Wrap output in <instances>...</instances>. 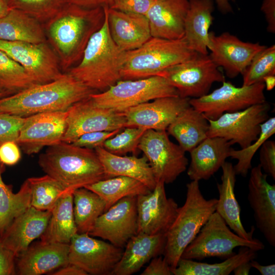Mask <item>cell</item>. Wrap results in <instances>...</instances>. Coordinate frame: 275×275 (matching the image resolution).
I'll list each match as a JSON object with an SVG mask.
<instances>
[{
	"label": "cell",
	"mask_w": 275,
	"mask_h": 275,
	"mask_svg": "<svg viewBox=\"0 0 275 275\" xmlns=\"http://www.w3.org/2000/svg\"><path fill=\"white\" fill-rule=\"evenodd\" d=\"M159 75L177 90L179 96L189 98L203 96L209 93L213 83L225 81V75L209 55L199 53L165 69Z\"/></svg>",
	"instance_id": "9"
},
{
	"label": "cell",
	"mask_w": 275,
	"mask_h": 275,
	"mask_svg": "<svg viewBox=\"0 0 275 275\" xmlns=\"http://www.w3.org/2000/svg\"><path fill=\"white\" fill-rule=\"evenodd\" d=\"M231 143L220 137H207L190 153L187 174L193 181L208 180L230 157Z\"/></svg>",
	"instance_id": "26"
},
{
	"label": "cell",
	"mask_w": 275,
	"mask_h": 275,
	"mask_svg": "<svg viewBox=\"0 0 275 275\" xmlns=\"http://www.w3.org/2000/svg\"><path fill=\"white\" fill-rule=\"evenodd\" d=\"M166 241L165 234L137 233L126 243L112 274L130 275L139 271L152 258L163 254Z\"/></svg>",
	"instance_id": "27"
},
{
	"label": "cell",
	"mask_w": 275,
	"mask_h": 275,
	"mask_svg": "<svg viewBox=\"0 0 275 275\" xmlns=\"http://www.w3.org/2000/svg\"><path fill=\"white\" fill-rule=\"evenodd\" d=\"M190 99L179 96L161 97L131 107L123 113L126 127L167 130L176 118L190 105Z\"/></svg>",
	"instance_id": "20"
},
{
	"label": "cell",
	"mask_w": 275,
	"mask_h": 275,
	"mask_svg": "<svg viewBox=\"0 0 275 275\" xmlns=\"http://www.w3.org/2000/svg\"><path fill=\"white\" fill-rule=\"evenodd\" d=\"M164 184L158 181L152 190L136 197L137 233L165 234L173 223L179 207L167 197Z\"/></svg>",
	"instance_id": "16"
},
{
	"label": "cell",
	"mask_w": 275,
	"mask_h": 275,
	"mask_svg": "<svg viewBox=\"0 0 275 275\" xmlns=\"http://www.w3.org/2000/svg\"><path fill=\"white\" fill-rule=\"evenodd\" d=\"M13 94L8 91L0 89V99Z\"/></svg>",
	"instance_id": "59"
},
{
	"label": "cell",
	"mask_w": 275,
	"mask_h": 275,
	"mask_svg": "<svg viewBox=\"0 0 275 275\" xmlns=\"http://www.w3.org/2000/svg\"><path fill=\"white\" fill-rule=\"evenodd\" d=\"M47 42L0 40V50L19 64L36 84H45L63 74L57 56Z\"/></svg>",
	"instance_id": "13"
},
{
	"label": "cell",
	"mask_w": 275,
	"mask_h": 275,
	"mask_svg": "<svg viewBox=\"0 0 275 275\" xmlns=\"http://www.w3.org/2000/svg\"><path fill=\"white\" fill-rule=\"evenodd\" d=\"M218 10L223 14H227L233 11L229 0H215Z\"/></svg>",
	"instance_id": "56"
},
{
	"label": "cell",
	"mask_w": 275,
	"mask_h": 275,
	"mask_svg": "<svg viewBox=\"0 0 275 275\" xmlns=\"http://www.w3.org/2000/svg\"><path fill=\"white\" fill-rule=\"evenodd\" d=\"M21 158V153L18 144L9 141L0 145V161L5 165L13 166Z\"/></svg>",
	"instance_id": "48"
},
{
	"label": "cell",
	"mask_w": 275,
	"mask_h": 275,
	"mask_svg": "<svg viewBox=\"0 0 275 275\" xmlns=\"http://www.w3.org/2000/svg\"><path fill=\"white\" fill-rule=\"evenodd\" d=\"M155 0H111L108 7L119 11L145 15Z\"/></svg>",
	"instance_id": "45"
},
{
	"label": "cell",
	"mask_w": 275,
	"mask_h": 275,
	"mask_svg": "<svg viewBox=\"0 0 275 275\" xmlns=\"http://www.w3.org/2000/svg\"><path fill=\"white\" fill-rule=\"evenodd\" d=\"M94 92L69 73H63L56 80L34 84L0 99V113L25 118L44 112L66 111Z\"/></svg>",
	"instance_id": "2"
},
{
	"label": "cell",
	"mask_w": 275,
	"mask_h": 275,
	"mask_svg": "<svg viewBox=\"0 0 275 275\" xmlns=\"http://www.w3.org/2000/svg\"><path fill=\"white\" fill-rule=\"evenodd\" d=\"M41 23L20 10L11 9L0 18V40L32 43L46 42L44 27Z\"/></svg>",
	"instance_id": "32"
},
{
	"label": "cell",
	"mask_w": 275,
	"mask_h": 275,
	"mask_svg": "<svg viewBox=\"0 0 275 275\" xmlns=\"http://www.w3.org/2000/svg\"><path fill=\"white\" fill-rule=\"evenodd\" d=\"M103 8V25L90 39L79 63L67 72L90 89L101 92L121 79L126 54L111 36L106 6Z\"/></svg>",
	"instance_id": "3"
},
{
	"label": "cell",
	"mask_w": 275,
	"mask_h": 275,
	"mask_svg": "<svg viewBox=\"0 0 275 275\" xmlns=\"http://www.w3.org/2000/svg\"><path fill=\"white\" fill-rule=\"evenodd\" d=\"M146 130L138 127H126L121 132L105 141L103 148L116 155H124L129 152L135 155L141 138Z\"/></svg>",
	"instance_id": "43"
},
{
	"label": "cell",
	"mask_w": 275,
	"mask_h": 275,
	"mask_svg": "<svg viewBox=\"0 0 275 275\" xmlns=\"http://www.w3.org/2000/svg\"><path fill=\"white\" fill-rule=\"evenodd\" d=\"M67 111L66 129L62 142L67 143H73L86 133L126 127L123 113L98 107L89 98L74 104Z\"/></svg>",
	"instance_id": "15"
},
{
	"label": "cell",
	"mask_w": 275,
	"mask_h": 275,
	"mask_svg": "<svg viewBox=\"0 0 275 275\" xmlns=\"http://www.w3.org/2000/svg\"><path fill=\"white\" fill-rule=\"evenodd\" d=\"M141 275H173L171 268L164 257L157 256L152 259Z\"/></svg>",
	"instance_id": "50"
},
{
	"label": "cell",
	"mask_w": 275,
	"mask_h": 275,
	"mask_svg": "<svg viewBox=\"0 0 275 275\" xmlns=\"http://www.w3.org/2000/svg\"><path fill=\"white\" fill-rule=\"evenodd\" d=\"M70 4L80 7L94 8L108 6L111 0H67Z\"/></svg>",
	"instance_id": "52"
},
{
	"label": "cell",
	"mask_w": 275,
	"mask_h": 275,
	"mask_svg": "<svg viewBox=\"0 0 275 275\" xmlns=\"http://www.w3.org/2000/svg\"><path fill=\"white\" fill-rule=\"evenodd\" d=\"M50 215V211L30 207L13 220L1 237V243L12 251L17 258L33 241L40 237Z\"/></svg>",
	"instance_id": "22"
},
{
	"label": "cell",
	"mask_w": 275,
	"mask_h": 275,
	"mask_svg": "<svg viewBox=\"0 0 275 275\" xmlns=\"http://www.w3.org/2000/svg\"><path fill=\"white\" fill-rule=\"evenodd\" d=\"M5 164L0 161V238L13 220L31 207V188L28 180L23 183L17 193L12 187L3 181Z\"/></svg>",
	"instance_id": "35"
},
{
	"label": "cell",
	"mask_w": 275,
	"mask_h": 275,
	"mask_svg": "<svg viewBox=\"0 0 275 275\" xmlns=\"http://www.w3.org/2000/svg\"><path fill=\"white\" fill-rule=\"evenodd\" d=\"M25 118L0 113V145L9 141L16 142Z\"/></svg>",
	"instance_id": "44"
},
{
	"label": "cell",
	"mask_w": 275,
	"mask_h": 275,
	"mask_svg": "<svg viewBox=\"0 0 275 275\" xmlns=\"http://www.w3.org/2000/svg\"><path fill=\"white\" fill-rule=\"evenodd\" d=\"M252 267L258 270L262 275H274L275 264H272L268 265H262L259 262L254 260L251 261Z\"/></svg>",
	"instance_id": "54"
},
{
	"label": "cell",
	"mask_w": 275,
	"mask_h": 275,
	"mask_svg": "<svg viewBox=\"0 0 275 275\" xmlns=\"http://www.w3.org/2000/svg\"><path fill=\"white\" fill-rule=\"evenodd\" d=\"M34 84L24 69L0 50V89L14 94Z\"/></svg>",
	"instance_id": "39"
},
{
	"label": "cell",
	"mask_w": 275,
	"mask_h": 275,
	"mask_svg": "<svg viewBox=\"0 0 275 275\" xmlns=\"http://www.w3.org/2000/svg\"><path fill=\"white\" fill-rule=\"evenodd\" d=\"M275 133V118H269L261 125V131L258 138L248 147L235 150L231 148L230 157L237 160V163L233 166L236 175L246 177L249 171L252 168V160L257 152L265 141Z\"/></svg>",
	"instance_id": "40"
},
{
	"label": "cell",
	"mask_w": 275,
	"mask_h": 275,
	"mask_svg": "<svg viewBox=\"0 0 275 275\" xmlns=\"http://www.w3.org/2000/svg\"><path fill=\"white\" fill-rule=\"evenodd\" d=\"M256 257V251L241 246L238 253L221 263L209 264L181 258L171 270L174 275H229L238 265Z\"/></svg>",
	"instance_id": "34"
},
{
	"label": "cell",
	"mask_w": 275,
	"mask_h": 275,
	"mask_svg": "<svg viewBox=\"0 0 275 275\" xmlns=\"http://www.w3.org/2000/svg\"><path fill=\"white\" fill-rule=\"evenodd\" d=\"M197 53L189 47L184 37L174 40L152 37L139 48L126 52L121 79L159 75L165 69Z\"/></svg>",
	"instance_id": "6"
},
{
	"label": "cell",
	"mask_w": 275,
	"mask_h": 275,
	"mask_svg": "<svg viewBox=\"0 0 275 275\" xmlns=\"http://www.w3.org/2000/svg\"><path fill=\"white\" fill-rule=\"evenodd\" d=\"M16 258L12 251L0 243V275L16 274Z\"/></svg>",
	"instance_id": "49"
},
{
	"label": "cell",
	"mask_w": 275,
	"mask_h": 275,
	"mask_svg": "<svg viewBox=\"0 0 275 275\" xmlns=\"http://www.w3.org/2000/svg\"><path fill=\"white\" fill-rule=\"evenodd\" d=\"M38 164L46 174L72 190L107 178L95 150L64 142L47 147Z\"/></svg>",
	"instance_id": "4"
},
{
	"label": "cell",
	"mask_w": 275,
	"mask_h": 275,
	"mask_svg": "<svg viewBox=\"0 0 275 275\" xmlns=\"http://www.w3.org/2000/svg\"><path fill=\"white\" fill-rule=\"evenodd\" d=\"M242 75V86L263 82L264 77L275 75V45L266 46L256 54Z\"/></svg>",
	"instance_id": "41"
},
{
	"label": "cell",
	"mask_w": 275,
	"mask_h": 275,
	"mask_svg": "<svg viewBox=\"0 0 275 275\" xmlns=\"http://www.w3.org/2000/svg\"><path fill=\"white\" fill-rule=\"evenodd\" d=\"M188 0H155L146 15L153 37L179 39L184 34Z\"/></svg>",
	"instance_id": "24"
},
{
	"label": "cell",
	"mask_w": 275,
	"mask_h": 275,
	"mask_svg": "<svg viewBox=\"0 0 275 275\" xmlns=\"http://www.w3.org/2000/svg\"><path fill=\"white\" fill-rule=\"evenodd\" d=\"M179 96L177 90L163 76L121 79L106 90L93 93L89 98L95 105L123 113L154 99Z\"/></svg>",
	"instance_id": "7"
},
{
	"label": "cell",
	"mask_w": 275,
	"mask_h": 275,
	"mask_svg": "<svg viewBox=\"0 0 275 275\" xmlns=\"http://www.w3.org/2000/svg\"><path fill=\"white\" fill-rule=\"evenodd\" d=\"M73 197L77 233H89L97 218L106 211V204L99 195L84 187L75 189Z\"/></svg>",
	"instance_id": "37"
},
{
	"label": "cell",
	"mask_w": 275,
	"mask_h": 275,
	"mask_svg": "<svg viewBox=\"0 0 275 275\" xmlns=\"http://www.w3.org/2000/svg\"><path fill=\"white\" fill-rule=\"evenodd\" d=\"M238 246L248 247L256 252L265 248L258 239L246 240L232 232L215 211L185 248L181 258L197 260L210 257L226 259L236 254L233 250Z\"/></svg>",
	"instance_id": "8"
},
{
	"label": "cell",
	"mask_w": 275,
	"mask_h": 275,
	"mask_svg": "<svg viewBox=\"0 0 275 275\" xmlns=\"http://www.w3.org/2000/svg\"><path fill=\"white\" fill-rule=\"evenodd\" d=\"M69 243H43L30 245L17 258L16 273L19 275H40L69 264Z\"/></svg>",
	"instance_id": "23"
},
{
	"label": "cell",
	"mask_w": 275,
	"mask_h": 275,
	"mask_svg": "<svg viewBox=\"0 0 275 275\" xmlns=\"http://www.w3.org/2000/svg\"><path fill=\"white\" fill-rule=\"evenodd\" d=\"M266 46L244 42L228 32L216 35L210 32L208 49L215 64L223 68L227 76L234 78L243 73L253 58Z\"/></svg>",
	"instance_id": "19"
},
{
	"label": "cell",
	"mask_w": 275,
	"mask_h": 275,
	"mask_svg": "<svg viewBox=\"0 0 275 275\" xmlns=\"http://www.w3.org/2000/svg\"><path fill=\"white\" fill-rule=\"evenodd\" d=\"M136 197L123 198L96 220L88 233L122 248L137 233Z\"/></svg>",
	"instance_id": "18"
},
{
	"label": "cell",
	"mask_w": 275,
	"mask_h": 275,
	"mask_svg": "<svg viewBox=\"0 0 275 275\" xmlns=\"http://www.w3.org/2000/svg\"><path fill=\"white\" fill-rule=\"evenodd\" d=\"M221 183H217L218 199L216 204V212L225 221L229 227L239 236L246 240H253L254 226L247 232L242 225L240 218V207L236 199L234 188L236 181L233 166L225 161L222 166Z\"/></svg>",
	"instance_id": "28"
},
{
	"label": "cell",
	"mask_w": 275,
	"mask_h": 275,
	"mask_svg": "<svg viewBox=\"0 0 275 275\" xmlns=\"http://www.w3.org/2000/svg\"><path fill=\"white\" fill-rule=\"evenodd\" d=\"M1 238H0V243H1Z\"/></svg>",
	"instance_id": "60"
},
{
	"label": "cell",
	"mask_w": 275,
	"mask_h": 275,
	"mask_svg": "<svg viewBox=\"0 0 275 275\" xmlns=\"http://www.w3.org/2000/svg\"><path fill=\"white\" fill-rule=\"evenodd\" d=\"M264 90L263 82L238 87L224 81L211 93L200 98H190L189 104L208 120H214L226 113L241 111L266 101Z\"/></svg>",
	"instance_id": "11"
},
{
	"label": "cell",
	"mask_w": 275,
	"mask_h": 275,
	"mask_svg": "<svg viewBox=\"0 0 275 275\" xmlns=\"http://www.w3.org/2000/svg\"><path fill=\"white\" fill-rule=\"evenodd\" d=\"M189 9L184 23L185 38L189 47L207 54L209 29L213 23V0H188Z\"/></svg>",
	"instance_id": "30"
},
{
	"label": "cell",
	"mask_w": 275,
	"mask_h": 275,
	"mask_svg": "<svg viewBox=\"0 0 275 275\" xmlns=\"http://www.w3.org/2000/svg\"><path fill=\"white\" fill-rule=\"evenodd\" d=\"M138 149L147 158L156 181L172 183L187 169L185 152L170 141L166 130H146Z\"/></svg>",
	"instance_id": "10"
},
{
	"label": "cell",
	"mask_w": 275,
	"mask_h": 275,
	"mask_svg": "<svg viewBox=\"0 0 275 275\" xmlns=\"http://www.w3.org/2000/svg\"><path fill=\"white\" fill-rule=\"evenodd\" d=\"M107 178L126 176L139 180L152 190L157 181L146 157L118 155L111 153L102 147L95 149Z\"/></svg>",
	"instance_id": "29"
},
{
	"label": "cell",
	"mask_w": 275,
	"mask_h": 275,
	"mask_svg": "<svg viewBox=\"0 0 275 275\" xmlns=\"http://www.w3.org/2000/svg\"><path fill=\"white\" fill-rule=\"evenodd\" d=\"M217 202V199L207 200L204 197L199 181L193 180L186 184L185 203L179 207L173 223L165 234L163 255L171 269L176 267L185 248L215 211Z\"/></svg>",
	"instance_id": "5"
},
{
	"label": "cell",
	"mask_w": 275,
	"mask_h": 275,
	"mask_svg": "<svg viewBox=\"0 0 275 275\" xmlns=\"http://www.w3.org/2000/svg\"><path fill=\"white\" fill-rule=\"evenodd\" d=\"M263 82L266 90H272L275 86V75H269L264 77Z\"/></svg>",
	"instance_id": "57"
},
{
	"label": "cell",
	"mask_w": 275,
	"mask_h": 275,
	"mask_svg": "<svg viewBox=\"0 0 275 275\" xmlns=\"http://www.w3.org/2000/svg\"><path fill=\"white\" fill-rule=\"evenodd\" d=\"M106 11L111 36L123 50L135 49L152 37L145 15L123 12L108 6Z\"/></svg>",
	"instance_id": "25"
},
{
	"label": "cell",
	"mask_w": 275,
	"mask_h": 275,
	"mask_svg": "<svg viewBox=\"0 0 275 275\" xmlns=\"http://www.w3.org/2000/svg\"><path fill=\"white\" fill-rule=\"evenodd\" d=\"M10 9V0H0V18L5 16Z\"/></svg>",
	"instance_id": "58"
},
{
	"label": "cell",
	"mask_w": 275,
	"mask_h": 275,
	"mask_svg": "<svg viewBox=\"0 0 275 275\" xmlns=\"http://www.w3.org/2000/svg\"><path fill=\"white\" fill-rule=\"evenodd\" d=\"M270 109V104L265 101L241 111L226 113L214 120H208L207 137L222 138L232 145L246 148L258 138L261 124L269 118Z\"/></svg>",
	"instance_id": "12"
},
{
	"label": "cell",
	"mask_w": 275,
	"mask_h": 275,
	"mask_svg": "<svg viewBox=\"0 0 275 275\" xmlns=\"http://www.w3.org/2000/svg\"><path fill=\"white\" fill-rule=\"evenodd\" d=\"M84 187L95 193L103 200L106 210L123 198L137 197L151 191L139 180L122 176L102 179Z\"/></svg>",
	"instance_id": "36"
},
{
	"label": "cell",
	"mask_w": 275,
	"mask_h": 275,
	"mask_svg": "<svg viewBox=\"0 0 275 275\" xmlns=\"http://www.w3.org/2000/svg\"><path fill=\"white\" fill-rule=\"evenodd\" d=\"M67 116L66 111L44 112L25 117L16 143L30 155L62 142Z\"/></svg>",
	"instance_id": "17"
},
{
	"label": "cell",
	"mask_w": 275,
	"mask_h": 275,
	"mask_svg": "<svg viewBox=\"0 0 275 275\" xmlns=\"http://www.w3.org/2000/svg\"><path fill=\"white\" fill-rule=\"evenodd\" d=\"M122 129L86 133L81 135L71 144L78 147L90 149H95L99 147H103L105 141L120 132Z\"/></svg>",
	"instance_id": "46"
},
{
	"label": "cell",
	"mask_w": 275,
	"mask_h": 275,
	"mask_svg": "<svg viewBox=\"0 0 275 275\" xmlns=\"http://www.w3.org/2000/svg\"><path fill=\"white\" fill-rule=\"evenodd\" d=\"M77 233L73 214V191H69L58 200L51 211L47 226L40 236V241L69 244Z\"/></svg>",
	"instance_id": "33"
},
{
	"label": "cell",
	"mask_w": 275,
	"mask_h": 275,
	"mask_svg": "<svg viewBox=\"0 0 275 275\" xmlns=\"http://www.w3.org/2000/svg\"><path fill=\"white\" fill-rule=\"evenodd\" d=\"M123 253L121 248L94 238L88 233H77L69 243L68 261L88 274L111 275Z\"/></svg>",
	"instance_id": "14"
},
{
	"label": "cell",
	"mask_w": 275,
	"mask_h": 275,
	"mask_svg": "<svg viewBox=\"0 0 275 275\" xmlns=\"http://www.w3.org/2000/svg\"><path fill=\"white\" fill-rule=\"evenodd\" d=\"M208 129V119L190 105L176 118L167 130L185 152H189L207 138Z\"/></svg>",
	"instance_id": "31"
},
{
	"label": "cell",
	"mask_w": 275,
	"mask_h": 275,
	"mask_svg": "<svg viewBox=\"0 0 275 275\" xmlns=\"http://www.w3.org/2000/svg\"><path fill=\"white\" fill-rule=\"evenodd\" d=\"M260 164L251 168L248 199L257 228L267 242L275 246V185L269 184Z\"/></svg>",
	"instance_id": "21"
},
{
	"label": "cell",
	"mask_w": 275,
	"mask_h": 275,
	"mask_svg": "<svg viewBox=\"0 0 275 275\" xmlns=\"http://www.w3.org/2000/svg\"><path fill=\"white\" fill-rule=\"evenodd\" d=\"M27 180L31 188V206L40 210L51 211L62 196L74 191L47 174Z\"/></svg>",
	"instance_id": "38"
},
{
	"label": "cell",
	"mask_w": 275,
	"mask_h": 275,
	"mask_svg": "<svg viewBox=\"0 0 275 275\" xmlns=\"http://www.w3.org/2000/svg\"><path fill=\"white\" fill-rule=\"evenodd\" d=\"M103 7L88 8L67 3L45 22L47 41L64 70L79 61L92 36L103 25Z\"/></svg>",
	"instance_id": "1"
},
{
	"label": "cell",
	"mask_w": 275,
	"mask_h": 275,
	"mask_svg": "<svg viewBox=\"0 0 275 275\" xmlns=\"http://www.w3.org/2000/svg\"><path fill=\"white\" fill-rule=\"evenodd\" d=\"M51 275H87L85 271L72 264L60 268V269L53 272Z\"/></svg>",
	"instance_id": "53"
},
{
	"label": "cell",
	"mask_w": 275,
	"mask_h": 275,
	"mask_svg": "<svg viewBox=\"0 0 275 275\" xmlns=\"http://www.w3.org/2000/svg\"><path fill=\"white\" fill-rule=\"evenodd\" d=\"M252 266L251 261L243 262L238 265L233 271L235 275H248Z\"/></svg>",
	"instance_id": "55"
},
{
	"label": "cell",
	"mask_w": 275,
	"mask_h": 275,
	"mask_svg": "<svg viewBox=\"0 0 275 275\" xmlns=\"http://www.w3.org/2000/svg\"><path fill=\"white\" fill-rule=\"evenodd\" d=\"M67 3V0H10V7L20 10L41 22H46Z\"/></svg>",
	"instance_id": "42"
},
{
	"label": "cell",
	"mask_w": 275,
	"mask_h": 275,
	"mask_svg": "<svg viewBox=\"0 0 275 275\" xmlns=\"http://www.w3.org/2000/svg\"><path fill=\"white\" fill-rule=\"evenodd\" d=\"M260 166L265 174L275 179V142L266 140L260 148Z\"/></svg>",
	"instance_id": "47"
},
{
	"label": "cell",
	"mask_w": 275,
	"mask_h": 275,
	"mask_svg": "<svg viewBox=\"0 0 275 275\" xmlns=\"http://www.w3.org/2000/svg\"><path fill=\"white\" fill-rule=\"evenodd\" d=\"M261 11L265 15L267 22V31L275 33V0H263Z\"/></svg>",
	"instance_id": "51"
}]
</instances>
